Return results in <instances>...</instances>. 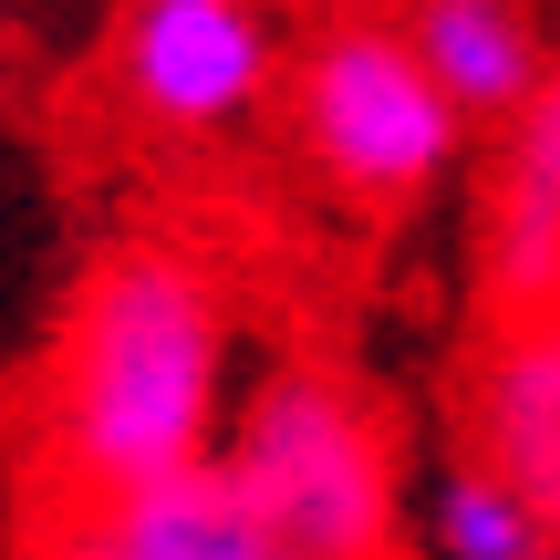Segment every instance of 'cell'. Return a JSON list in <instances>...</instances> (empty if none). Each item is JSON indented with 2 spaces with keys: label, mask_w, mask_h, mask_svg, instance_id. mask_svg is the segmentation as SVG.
I'll return each instance as SVG.
<instances>
[{
  "label": "cell",
  "mask_w": 560,
  "mask_h": 560,
  "mask_svg": "<svg viewBox=\"0 0 560 560\" xmlns=\"http://www.w3.org/2000/svg\"><path fill=\"white\" fill-rule=\"evenodd\" d=\"M219 405V301L187 260L125 249L83 280L52 384V457L83 488V509L166 478L208 446Z\"/></svg>",
  "instance_id": "obj_1"
},
{
  "label": "cell",
  "mask_w": 560,
  "mask_h": 560,
  "mask_svg": "<svg viewBox=\"0 0 560 560\" xmlns=\"http://www.w3.org/2000/svg\"><path fill=\"white\" fill-rule=\"evenodd\" d=\"M229 478L249 488V509L270 520L280 550L312 560H384V436L342 384L322 374H280L240 425Z\"/></svg>",
  "instance_id": "obj_2"
},
{
  "label": "cell",
  "mask_w": 560,
  "mask_h": 560,
  "mask_svg": "<svg viewBox=\"0 0 560 560\" xmlns=\"http://www.w3.org/2000/svg\"><path fill=\"white\" fill-rule=\"evenodd\" d=\"M301 125H312V156L332 166L363 198H405L446 166L457 136V104L436 94V73L416 62V42L395 32H332L301 73Z\"/></svg>",
  "instance_id": "obj_3"
},
{
  "label": "cell",
  "mask_w": 560,
  "mask_h": 560,
  "mask_svg": "<svg viewBox=\"0 0 560 560\" xmlns=\"http://www.w3.org/2000/svg\"><path fill=\"white\" fill-rule=\"evenodd\" d=\"M270 73L260 0H136L115 32V83L145 125H229Z\"/></svg>",
  "instance_id": "obj_4"
},
{
  "label": "cell",
  "mask_w": 560,
  "mask_h": 560,
  "mask_svg": "<svg viewBox=\"0 0 560 560\" xmlns=\"http://www.w3.org/2000/svg\"><path fill=\"white\" fill-rule=\"evenodd\" d=\"M94 520H104V540L125 560H270L280 550L270 520L249 509V488L229 478V467H208V457H187V467H166V478L104 499Z\"/></svg>",
  "instance_id": "obj_5"
},
{
  "label": "cell",
  "mask_w": 560,
  "mask_h": 560,
  "mask_svg": "<svg viewBox=\"0 0 560 560\" xmlns=\"http://www.w3.org/2000/svg\"><path fill=\"white\" fill-rule=\"evenodd\" d=\"M488 457L560 529V312H540L488 374Z\"/></svg>",
  "instance_id": "obj_6"
},
{
  "label": "cell",
  "mask_w": 560,
  "mask_h": 560,
  "mask_svg": "<svg viewBox=\"0 0 560 560\" xmlns=\"http://www.w3.org/2000/svg\"><path fill=\"white\" fill-rule=\"evenodd\" d=\"M416 62L457 115H509L529 104V73H540L520 0H416Z\"/></svg>",
  "instance_id": "obj_7"
},
{
  "label": "cell",
  "mask_w": 560,
  "mask_h": 560,
  "mask_svg": "<svg viewBox=\"0 0 560 560\" xmlns=\"http://www.w3.org/2000/svg\"><path fill=\"white\" fill-rule=\"evenodd\" d=\"M436 520H446V550L457 560H540V509L509 478H457Z\"/></svg>",
  "instance_id": "obj_8"
},
{
  "label": "cell",
  "mask_w": 560,
  "mask_h": 560,
  "mask_svg": "<svg viewBox=\"0 0 560 560\" xmlns=\"http://www.w3.org/2000/svg\"><path fill=\"white\" fill-rule=\"evenodd\" d=\"M509 187H529V198H560V83H550V94H529L520 156H509Z\"/></svg>",
  "instance_id": "obj_9"
},
{
  "label": "cell",
  "mask_w": 560,
  "mask_h": 560,
  "mask_svg": "<svg viewBox=\"0 0 560 560\" xmlns=\"http://www.w3.org/2000/svg\"><path fill=\"white\" fill-rule=\"evenodd\" d=\"M42 560H125V550L104 540V520H73V529H62V540L42 550Z\"/></svg>",
  "instance_id": "obj_10"
},
{
  "label": "cell",
  "mask_w": 560,
  "mask_h": 560,
  "mask_svg": "<svg viewBox=\"0 0 560 560\" xmlns=\"http://www.w3.org/2000/svg\"><path fill=\"white\" fill-rule=\"evenodd\" d=\"M270 560H312V550H270Z\"/></svg>",
  "instance_id": "obj_11"
}]
</instances>
